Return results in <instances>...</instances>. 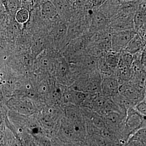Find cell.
Wrapping results in <instances>:
<instances>
[{
  "instance_id": "obj_1",
  "label": "cell",
  "mask_w": 146,
  "mask_h": 146,
  "mask_svg": "<svg viewBox=\"0 0 146 146\" xmlns=\"http://www.w3.org/2000/svg\"><path fill=\"white\" fill-rule=\"evenodd\" d=\"M102 76L98 70L79 76L71 87L85 94H100Z\"/></svg>"
},
{
  "instance_id": "obj_2",
  "label": "cell",
  "mask_w": 146,
  "mask_h": 146,
  "mask_svg": "<svg viewBox=\"0 0 146 146\" xmlns=\"http://www.w3.org/2000/svg\"><path fill=\"white\" fill-rule=\"evenodd\" d=\"M54 70L57 80L63 85H72L76 79L70 65L63 56H59L55 58Z\"/></svg>"
},
{
  "instance_id": "obj_3",
  "label": "cell",
  "mask_w": 146,
  "mask_h": 146,
  "mask_svg": "<svg viewBox=\"0 0 146 146\" xmlns=\"http://www.w3.org/2000/svg\"><path fill=\"white\" fill-rule=\"evenodd\" d=\"M119 93L132 103L134 106L145 98V89L137 86L130 81L120 84Z\"/></svg>"
},
{
  "instance_id": "obj_4",
  "label": "cell",
  "mask_w": 146,
  "mask_h": 146,
  "mask_svg": "<svg viewBox=\"0 0 146 146\" xmlns=\"http://www.w3.org/2000/svg\"><path fill=\"white\" fill-rule=\"evenodd\" d=\"M145 116L141 115L134 107L129 108L126 112L125 126L130 136L138 129L146 127V120Z\"/></svg>"
},
{
  "instance_id": "obj_5",
  "label": "cell",
  "mask_w": 146,
  "mask_h": 146,
  "mask_svg": "<svg viewBox=\"0 0 146 146\" xmlns=\"http://www.w3.org/2000/svg\"><path fill=\"white\" fill-rule=\"evenodd\" d=\"M136 33L134 30L112 33L111 35L112 50L117 52L123 51Z\"/></svg>"
},
{
  "instance_id": "obj_6",
  "label": "cell",
  "mask_w": 146,
  "mask_h": 146,
  "mask_svg": "<svg viewBox=\"0 0 146 146\" xmlns=\"http://www.w3.org/2000/svg\"><path fill=\"white\" fill-rule=\"evenodd\" d=\"M110 20L99 10L93 9L90 16L89 33L97 32L108 27Z\"/></svg>"
},
{
  "instance_id": "obj_7",
  "label": "cell",
  "mask_w": 146,
  "mask_h": 146,
  "mask_svg": "<svg viewBox=\"0 0 146 146\" xmlns=\"http://www.w3.org/2000/svg\"><path fill=\"white\" fill-rule=\"evenodd\" d=\"M68 27L65 23L59 22L53 29L52 36L55 46L57 50L63 49L67 44Z\"/></svg>"
},
{
  "instance_id": "obj_8",
  "label": "cell",
  "mask_w": 146,
  "mask_h": 146,
  "mask_svg": "<svg viewBox=\"0 0 146 146\" xmlns=\"http://www.w3.org/2000/svg\"><path fill=\"white\" fill-rule=\"evenodd\" d=\"M120 84L117 79L112 76H102L100 94L104 96L112 98L119 94Z\"/></svg>"
},
{
  "instance_id": "obj_9",
  "label": "cell",
  "mask_w": 146,
  "mask_h": 146,
  "mask_svg": "<svg viewBox=\"0 0 146 146\" xmlns=\"http://www.w3.org/2000/svg\"><path fill=\"white\" fill-rule=\"evenodd\" d=\"M145 3L141 4L133 16L134 30L137 33L146 30Z\"/></svg>"
},
{
  "instance_id": "obj_10",
  "label": "cell",
  "mask_w": 146,
  "mask_h": 146,
  "mask_svg": "<svg viewBox=\"0 0 146 146\" xmlns=\"http://www.w3.org/2000/svg\"><path fill=\"white\" fill-rule=\"evenodd\" d=\"M40 12L44 18L50 21H57L60 18L54 5L49 0H44L41 3Z\"/></svg>"
},
{
  "instance_id": "obj_11",
  "label": "cell",
  "mask_w": 146,
  "mask_h": 146,
  "mask_svg": "<svg viewBox=\"0 0 146 146\" xmlns=\"http://www.w3.org/2000/svg\"><path fill=\"white\" fill-rule=\"evenodd\" d=\"M145 45V40L136 33L123 51L133 55L135 54L142 51L146 48Z\"/></svg>"
},
{
  "instance_id": "obj_12",
  "label": "cell",
  "mask_w": 146,
  "mask_h": 146,
  "mask_svg": "<svg viewBox=\"0 0 146 146\" xmlns=\"http://www.w3.org/2000/svg\"><path fill=\"white\" fill-rule=\"evenodd\" d=\"M119 55L120 52L111 50L103 56H104L105 60L108 65L112 70H115L119 64Z\"/></svg>"
},
{
  "instance_id": "obj_13",
  "label": "cell",
  "mask_w": 146,
  "mask_h": 146,
  "mask_svg": "<svg viewBox=\"0 0 146 146\" xmlns=\"http://www.w3.org/2000/svg\"><path fill=\"white\" fill-rule=\"evenodd\" d=\"M46 42L44 38L38 37L36 38L32 45V53L33 56H37L43 52L46 48Z\"/></svg>"
},
{
  "instance_id": "obj_14",
  "label": "cell",
  "mask_w": 146,
  "mask_h": 146,
  "mask_svg": "<svg viewBox=\"0 0 146 146\" xmlns=\"http://www.w3.org/2000/svg\"><path fill=\"white\" fill-rule=\"evenodd\" d=\"M39 59V65L42 70L50 71L54 68L55 59L49 55L44 54L41 55Z\"/></svg>"
},
{
  "instance_id": "obj_15",
  "label": "cell",
  "mask_w": 146,
  "mask_h": 146,
  "mask_svg": "<svg viewBox=\"0 0 146 146\" xmlns=\"http://www.w3.org/2000/svg\"><path fill=\"white\" fill-rule=\"evenodd\" d=\"M30 17V13L28 11L23 8H21L16 12L15 18L18 23L25 24L29 21Z\"/></svg>"
},
{
  "instance_id": "obj_16",
  "label": "cell",
  "mask_w": 146,
  "mask_h": 146,
  "mask_svg": "<svg viewBox=\"0 0 146 146\" xmlns=\"http://www.w3.org/2000/svg\"><path fill=\"white\" fill-rule=\"evenodd\" d=\"M21 0H8V13L15 17L16 12L21 8Z\"/></svg>"
},
{
  "instance_id": "obj_17",
  "label": "cell",
  "mask_w": 146,
  "mask_h": 146,
  "mask_svg": "<svg viewBox=\"0 0 146 146\" xmlns=\"http://www.w3.org/2000/svg\"><path fill=\"white\" fill-rule=\"evenodd\" d=\"M90 2V0H74L72 6L75 10H82L89 5Z\"/></svg>"
},
{
  "instance_id": "obj_18",
  "label": "cell",
  "mask_w": 146,
  "mask_h": 146,
  "mask_svg": "<svg viewBox=\"0 0 146 146\" xmlns=\"http://www.w3.org/2000/svg\"><path fill=\"white\" fill-rule=\"evenodd\" d=\"M35 6V0H21V8L28 11L30 13L34 10Z\"/></svg>"
},
{
  "instance_id": "obj_19",
  "label": "cell",
  "mask_w": 146,
  "mask_h": 146,
  "mask_svg": "<svg viewBox=\"0 0 146 146\" xmlns=\"http://www.w3.org/2000/svg\"><path fill=\"white\" fill-rule=\"evenodd\" d=\"M134 108L141 115L145 117L146 115V98L143 100L138 103L134 106Z\"/></svg>"
},
{
  "instance_id": "obj_20",
  "label": "cell",
  "mask_w": 146,
  "mask_h": 146,
  "mask_svg": "<svg viewBox=\"0 0 146 146\" xmlns=\"http://www.w3.org/2000/svg\"><path fill=\"white\" fill-rule=\"evenodd\" d=\"M107 0H90L89 5L93 9L98 8L107 1Z\"/></svg>"
},
{
  "instance_id": "obj_21",
  "label": "cell",
  "mask_w": 146,
  "mask_h": 146,
  "mask_svg": "<svg viewBox=\"0 0 146 146\" xmlns=\"http://www.w3.org/2000/svg\"><path fill=\"white\" fill-rule=\"evenodd\" d=\"M125 146H146V143L129 138Z\"/></svg>"
},
{
  "instance_id": "obj_22",
  "label": "cell",
  "mask_w": 146,
  "mask_h": 146,
  "mask_svg": "<svg viewBox=\"0 0 146 146\" xmlns=\"http://www.w3.org/2000/svg\"><path fill=\"white\" fill-rule=\"evenodd\" d=\"M0 1H1V3L2 4L7 12H8V0H0Z\"/></svg>"
},
{
  "instance_id": "obj_23",
  "label": "cell",
  "mask_w": 146,
  "mask_h": 146,
  "mask_svg": "<svg viewBox=\"0 0 146 146\" xmlns=\"http://www.w3.org/2000/svg\"><path fill=\"white\" fill-rule=\"evenodd\" d=\"M64 1H66V2L70 4L71 5H72L73 2L74 0H64Z\"/></svg>"
}]
</instances>
